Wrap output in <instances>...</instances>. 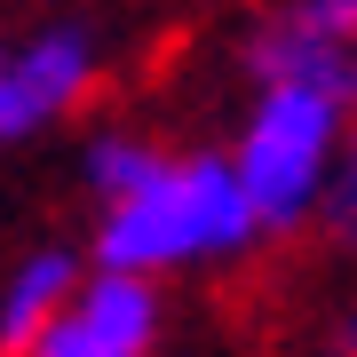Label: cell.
<instances>
[{"instance_id":"obj_1","label":"cell","mask_w":357,"mask_h":357,"mask_svg":"<svg viewBox=\"0 0 357 357\" xmlns=\"http://www.w3.org/2000/svg\"><path fill=\"white\" fill-rule=\"evenodd\" d=\"M262 246V222L246 206L222 151H167L143 167L128 191L96 199L88 262L135 270V278H175V270H222Z\"/></svg>"},{"instance_id":"obj_2","label":"cell","mask_w":357,"mask_h":357,"mask_svg":"<svg viewBox=\"0 0 357 357\" xmlns=\"http://www.w3.org/2000/svg\"><path fill=\"white\" fill-rule=\"evenodd\" d=\"M349 112L318 88H294V79H255L238 112V135L222 143L230 175H238L246 206H255L262 238H286L318 215V191L333 175V151H342Z\"/></svg>"},{"instance_id":"obj_3","label":"cell","mask_w":357,"mask_h":357,"mask_svg":"<svg viewBox=\"0 0 357 357\" xmlns=\"http://www.w3.org/2000/svg\"><path fill=\"white\" fill-rule=\"evenodd\" d=\"M103 79V40L79 16H56L24 40H0V143H32L72 119Z\"/></svg>"},{"instance_id":"obj_4","label":"cell","mask_w":357,"mask_h":357,"mask_svg":"<svg viewBox=\"0 0 357 357\" xmlns=\"http://www.w3.org/2000/svg\"><path fill=\"white\" fill-rule=\"evenodd\" d=\"M246 79H294L357 112V0H270L246 32Z\"/></svg>"},{"instance_id":"obj_5","label":"cell","mask_w":357,"mask_h":357,"mask_svg":"<svg viewBox=\"0 0 357 357\" xmlns=\"http://www.w3.org/2000/svg\"><path fill=\"white\" fill-rule=\"evenodd\" d=\"M159 326H167L159 278L88 262L79 286L64 294V310L32 333L24 357H151V349H159Z\"/></svg>"},{"instance_id":"obj_6","label":"cell","mask_w":357,"mask_h":357,"mask_svg":"<svg viewBox=\"0 0 357 357\" xmlns=\"http://www.w3.org/2000/svg\"><path fill=\"white\" fill-rule=\"evenodd\" d=\"M79 270L88 262H79L72 246H32V255L0 278V357H24L32 349V333L64 310V294L79 286Z\"/></svg>"},{"instance_id":"obj_7","label":"cell","mask_w":357,"mask_h":357,"mask_svg":"<svg viewBox=\"0 0 357 357\" xmlns=\"http://www.w3.org/2000/svg\"><path fill=\"white\" fill-rule=\"evenodd\" d=\"M151 159H159V143L143 128H96L88 143H79V183H88L96 199H112V191H128Z\"/></svg>"},{"instance_id":"obj_8","label":"cell","mask_w":357,"mask_h":357,"mask_svg":"<svg viewBox=\"0 0 357 357\" xmlns=\"http://www.w3.org/2000/svg\"><path fill=\"white\" fill-rule=\"evenodd\" d=\"M310 222H318L342 255H357V112H349V128H342V151H333V175H326Z\"/></svg>"},{"instance_id":"obj_9","label":"cell","mask_w":357,"mask_h":357,"mask_svg":"<svg viewBox=\"0 0 357 357\" xmlns=\"http://www.w3.org/2000/svg\"><path fill=\"white\" fill-rule=\"evenodd\" d=\"M333 357H357V302L333 318Z\"/></svg>"}]
</instances>
